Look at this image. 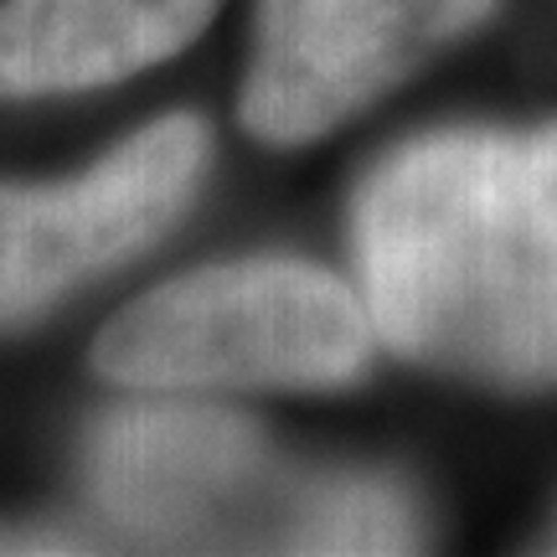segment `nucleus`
<instances>
[{"label":"nucleus","instance_id":"nucleus-1","mask_svg":"<svg viewBox=\"0 0 557 557\" xmlns=\"http://www.w3.org/2000/svg\"><path fill=\"white\" fill-rule=\"evenodd\" d=\"M351 253L393 357L496 393L557 387V120L403 139L357 186Z\"/></svg>","mask_w":557,"mask_h":557},{"label":"nucleus","instance_id":"nucleus-2","mask_svg":"<svg viewBox=\"0 0 557 557\" xmlns=\"http://www.w3.org/2000/svg\"><path fill=\"white\" fill-rule=\"evenodd\" d=\"M377 331L346 278L305 259H227L129 299L94 372L129 393H331L367 377Z\"/></svg>","mask_w":557,"mask_h":557},{"label":"nucleus","instance_id":"nucleus-3","mask_svg":"<svg viewBox=\"0 0 557 557\" xmlns=\"http://www.w3.org/2000/svg\"><path fill=\"white\" fill-rule=\"evenodd\" d=\"M212 165V129L165 114L67 181H0V331L135 263L176 227Z\"/></svg>","mask_w":557,"mask_h":557},{"label":"nucleus","instance_id":"nucleus-4","mask_svg":"<svg viewBox=\"0 0 557 557\" xmlns=\"http://www.w3.org/2000/svg\"><path fill=\"white\" fill-rule=\"evenodd\" d=\"M500 0H259L238 114L248 135L295 150L480 32Z\"/></svg>","mask_w":557,"mask_h":557},{"label":"nucleus","instance_id":"nucleus-5","mask_svg":"<svg viewBox=\"0 0 557 557\" xmlns=\"http://www.w3.org/2000/svg\"><path fill=\"white\" fill-rule=\"evenodd\" d=\"M83 475L120 532L156 547H201L243 527L269 475L253 423L201 403H139L88 434Z\"/></svg>","mask_w":557,"mask_h":557},{"label":"nucleus","instance_id":"nucleus-6","mask_svg":"<svg viewBox=\"0 0 557 557\" xmlns=\"http://www.w3.org/2000/svg\"><path fill=\"white\" fill-rule=\"evenodd\" d=\"M222 0H5L0 99L109 88L186 52Z\"/></svg>","mask_w":557,"mask_h":557},{"label":"nucleus","instance_id":"nucleus-7","mask_svg":"<svg viewBox=\"0 0 557 557\" xmlns=\"http://www.w3.org/2000/svg\"><path fill=\"white\" fill-rule=\"evenodd\" d=\"M274 547L289 553H408L423 547L418 500L387 475H331L289 500Z\"/></svg>","mask_w":557,"mask_h":557},{"label":"nucleus","instance_id":"nucleus-8","mask_svg":"<svg viewBox=\"0 0 557 557\" xmlns=\"http://www.w3.org/2000/svg\"><path fill=\"white\" fill-rule=\"evenodd\" d=\"M553 547H557V542H553Z\"/></svg>","mask_w":557,"mask_h":557}]
</instances>
